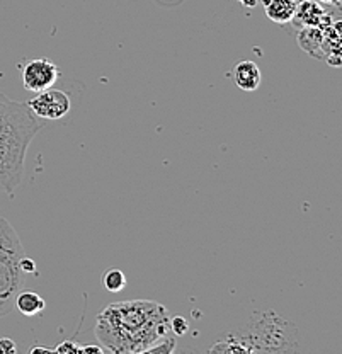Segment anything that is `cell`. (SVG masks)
I'll use <instances>...</instances> for the list:
<instances>
[{"instance_id": "6da1fadb", "label": "cell", "mask_w": 342, "mask_h": 354, "mask_svg": "<svg viewBox=\"0 0 342 354\" xmlns=\"http://www.w3.org/2000/svg\"><path fill=\"white\" fill-rule=\"evenodd\" d=\"M171 330L164 305L150 300L111 304L99 313L95 337L108 353H145Z\"/></svg>"}, {"instance_id": "7a4b0ae2", "label": "cell", "mask_w": 342, "mask_h": 354, "mask_svg": "<svg viewBox=\"0 0 342 354\" xmlns=\"http://www.w3.org/2000/svg\"><path fill=\"white\" fill-rule=\"evenodd\" d=\"M45 128L28 102L0 94V193L12 194L24 177L29 145Z\"/></svg>"}, {"instance_id": "3957f363", "label": "cell", "mask_w": 342, "mask_h": 354, "mask_svg": "<svg viewBox=\"0 0 342 354\" xmlns=\"http://www.w3.org/2000/svg\"><path fill=\"white\" fill-rule=\"evenodd\" d=\"M237 337L251 353H289L296 351V329L293 324L276 312L256 313L249 319L247 329Z\"/></svg>"}, {"instance_id": "277c9868", "label": "cell", "mask_w": 342, "mask_h": 354, "mask_svg": "<svg viewBox=\"0 0 342 354\" xmlns=\"http://www.w3.org/2000/svg\"><path fill=\"white\" fill-rule=\"evenodd\" d=\"M26 256L16 228L0 216V317L14 310L16 297L24 281L21 259Z\"/></svg>"}, {"instance_id": "5b68a950", "label": "cell", "mask_w": 342, "mask_h": 354, "mask_svg": "<svg viewBox=\"0 0 342 354\" xmlns=\"http://www.w3.org/2000/svg\"><path fill=\"white\" fill-rule=\"evenodd\" d=\"M28 106L41 120L57 121L67 116L70 108H72V102H70L67 92L50 87L46 91L38 92V95L32 97L28 102Z\"/></svg>"}, {"instance_id": "8992f818", "label": "cell", "mask_w": 342, "mask_h": 354, "mask_svg": "<svg viewBox=\"0 0 342 354\" xmlns=\"http://www.w3.org/2000/svg\"><path fill=\"white\" fill-rule=\"evenodd\" d=\"M60 79V70L48 58H36L24 66L23 84L29 92H41L53 87Z\"/></svg>"}, {"instance_id": "52a82bcc", "label": "cell", "mask_w": 342, "mask_h": 354, "mask_svg": "<svg viewBox=\"0 0 342 354\" xmlns=\"http://www.w3.org/2000/svg\"><path fill=\"white\" fill-rule=\"evenodd\" d=\"M293 24L298 28H320L323 29L325 26L332 24V16L320 6L317 0H301L296 6L295 17Z\"/></svg>"}, {"instance_id": "ba28073f", "label": "cell", "mask_w": 342, "mask_h": 354, "mask_svg": "<svg viewBox=\"0 0 342 354\" xmlns=\"http://www.w3.org/2000/svg\"><path fill=\"white\" fill-rule=\"evenodd\" d=\"M234 82L238 88L245 92L257 91L263 82V73H260L259 65L251 60L240 62L234 66Z\"/></svg>"}, {"instance_id": "9c48e42d", "label": "cell", "mask_w": 342, "mask_h": 354, "mask_svg": "<svg viewBox=\"0 0 342 354\" xmlns=\"http://www.w3.org/2000/svg\"><path fill=\"white\" fill-rule=\"evenodd\" d=\"M341 28L342 22L336 21L322 29V51L330 65H341Z\"/></svg>"}, {"instance_id": "30bf717a", "label": "cell", "mask_w": 342, "mask_h": 354, "mask_svg": "<svg viewBox=\"0 0 342 354\" xmlns=\"http://www.w3.org/2000/svg\"><path fill=\"white\" fill-rule=\"evenodd\" d=\"M266 16L276 24H288L296 12L298 0H263Z\"/></svg>"}, {"instance_id": "8fae6325", "label": "cell", "mask_w": 342, "mask_h": 354, "mask_svg": "<svg viewBox=\"0 0 342 354\" xmlns=\"http://www.w3.org/2000/svg\"><path fill=\"white\" fill-rule=\"evenodd\" d=\"M322 36L320 28H301V31L298 32V46L310 57L323 60Z\"/></svg>"}, {"instance_id": "7c38bea8", "label": "cell", "mask_w": 342, "mask_h": 354, "mask_svg": "<svg viewBox=\"0 0 342 354\" xmlns=\"http://www.w3.org/2000/svg\"><path fill=\"white\" fill-rule=\"evenodd\" d=\"M14 307L19 310L21 313L26 317H32V315H38L39 312L45 310V300L39 297L38 293H32V291H23V293H17L16 297V304Z\"/></svg>"}, {"instance_id": "4fadbf2b", "label": "cell", "mask_w": 342, "mask_h": 354, "mask_svg": "<svg viewBox=\"0 0 342 354\" xmlns=\"http://www.w3.org/2000/svg\"><path fill=\"white\" fill-rule=\"evenodd\" d=\"M209 353H247V348L237 335H228L223 341H216L209 348Z\"/></svg>"}, {"instance_id": "5bb4252c", "label": "cell", "mask_w": 342, "mask_h": 354, "mask_svg": "<svg viewBox=\"0 0 342 354\" xmlns=\"http://www.w3.org/2000/svg\"><path fill=\"white\" fill-rule=\"evenodd\" d=\"M102 283H104V288L111 293H120L121 290H124L126 286V276L121 269H108L102 278Z\"/></svg>"}, {"instance_id": "9a60e30c", "label": "cell", "mask_w": 342, "mask_h": 354, "mask_svg": "<svg viewBox=\"0 0 342 354\" xmlns=\"http://www.w3.org/2000/svg\"><path fill=\"white\" fill-rule=\"evenodd\" d=\"M162 344H153L152 348H149L146 349V354H159V353H172L174 351V348H175V341H174V337H167V341H160Z\"/></svg>"}, {"instance_id": "2e32d148", "label": "cell", "mask_w": 342, "mask_h": 354, "mask_svg": "<svg viewBox=\"0 0 342 354\" xmlns=\"http://www.w3.org/2000/svg\"><path fill=\"white\" fill-rule=\"evenodd\" d=\"M171 330L175 335H184L189 330V326H187L186 319H182V317H174V319H171Z\"/></svg>"}, {"instance_id": "e0dca14e", "label": "cell", "mask_w": 342, "mask_h": 354, "mask_svg": "<svg viewBox=\"0 0 342 354\" xmlns=\"http://www.w3.org/2000/svg\"><path fill=\"white\" fill-rule=\"evenodd\" d=\"M53 353H82V346H77L73 341H64L60 346L53 348Z\"/></svg>"}, {"instance_id": "ac0fdd59", "label": "cell", "mask_w": 342, "mask_h": 354, "mask_svg": "<svg viewBox=\"0 0 342 354\" xmlns=\"http://www.w3.org/2000/svg\"><path fill=\"white\" fill-rule=\"evenodd\" d=\"M17 346L14 344L12 339L9 337H0V354H7V353H16Z\"/></svg>"}, {"instance_id": "d6986e66", "label": "cell", "mask_w": 342, "mask_h": 354, "mask_svg": "<svg viewBox=\"0 0 342 354\" xmlns=\"http://www.w3.org/2000/svg\"><path fill=\"white\" fill-rule=\"evenodd\" d=\"M21 269H23L24 274H28V272H36V264H35V261L29 259L28 256H24L23 259H21Z\"/></svg>"}, {"instance_id": "ffe728a7", "label": "cell", "mask_w": 342, "mask_h": 354, "mask_svg": "<svg viewBox=\"0 0 342 354\" xmlns=\"http://www.w3.org/2000/svg\"><path fill=\"white\" fill-rule=\"evenodd\" d=\"M87 353H95V354H102V353H108L106 351V348H102V346H82V354H87Z\"/></svg>"}, {"instance_id": "44dd1931", "label": "cell", "mask_w": 342, "mask_h": 354, "mask_svg": "<svg viewBox=\"0 0 342 354\" xmlns=\"http://www.w3.org/2000/svg\"><path fill=\"white\" fill-rule=\"evenodd\" d=\"M28 353H29V354H35V353H53V349H50V348H43V346H38V348L29 349Z\"/></svg>"}, {"instance_id": "7402d4cb", "label": "cell", "mask_w": 342, "mask_h": 354, "mask_svg": "<svg viewBox=\"0 0 342 354\" xmlns=\"http://www.w3.org/2000/svg\"><path fill=\"white\" fill-rule=\"evenodd\" d=\"M317 2H322V3H332V6L341 7V0H317Z\"/></svg>"}, {"instance_id": "603a6c76", "label": "cell", "mask_w": 342, "mask_h": 354, "mask_svg": "<svg viewBox=\"0 0 342 354\" xmlns=\"http://www.w3.org/2000/svg\"><path fill=\"white\" fill-rule=\"evenodd\" d=\"M240 2L244 3V6H249V7L256 6V0H240Z\"/></svg>"}]
</instances>
